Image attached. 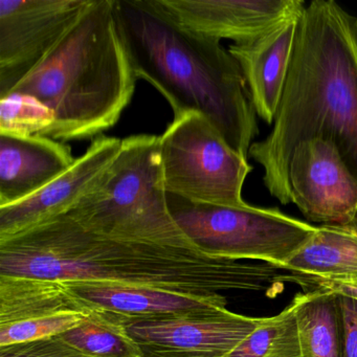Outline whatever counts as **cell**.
Masks as SVG:
<instances>
[{"label": "cell", "mask_w": 357, "mask_h": 357, "mask_svg": "<svg viewBox=\"0 0 357 357\" xmlns=\"http://www.w3.org/2000/svg\"><path fill=\"white\" fill-rule=\"evenodd\" d=\"M121 315L144 357H227L263 319L229 309L162 317Z\"/></svg>", "instance_id": "cell-9"}, {"label": "cell", "mask_w": 357, "mask_h": 357, "mask_svg": "<svg viewBox=\"0 0 357 357\" xmlns=\"http://www.w3.org/2000/svg\"><path fill=\"white\" fill-rule=\"evenodd\" d=\"M122 139L98 137L63 174L26 199L0 206V240L66 214L114 164Z\"/></svg>", "instance_id": "cell-11"}, {"label": "cell", "mask_w": 357, "mask_h": 357, "mask_svg": "<svg viewBox=\"0 0 357 357\" xmlns=\"http://www.w3.org/2000/svg\"><path fill=\"white\" fill-rule=\"evenodd\" d=\"M114 5L116 0H91L47 57L12 91L33 96L53 112L55 123L47 137L91 139L114 127L130 103L137 79Z\"/></svg>", "instance_id": "cell-4"}, {"label": "cell", "mask_w": 357, "mask_h": 357, "mask_svg": "<svg viewBox=\"0 0 357 357\" xmlns=\"http://www.w3.org/2000/svg\"><path fill=\"white\" fill-rule=\"evenodd\" d=\"M0 357H93L68 344L61 336L0 347Z\"/></svg>", "instance_id": "cell-23"}, {"label": "cell", "mask_w": 357, "mask_h": 357, "mask_svg": "<svg viewBox=\"0 0 357 357\" xmlns=\"http://www.w3.org/2000/svg\"><path fill=\"white\" fill-rule=\"evenodd\" d=\"M337 296L342 357H357V298L342 294H337Z\"/></svg>", "instance_id": "cell-24"}, {"label": "cell", "mask_w": 357, "mask_h": 357, "mask_svg": "<svg viewBox=\"0 0 357 357\" xmlns=\"http://www.w3.org/2000/svg\"><path fill=\"white\" fill-rule=\"evenodd\" d=\"M75 162L70 146L51 137L0 132V206L31 197Z\"/></svg>", "instance_id": "cell-14"}, {"label": "cell", "mask_w": 357, "mask_h": 357, "mask_svg": "<svg viewBox=\"0 0 357 357\" xmlns=\"http://www.w3.org/2000/svg\"><path fill=\"white\" fill-rule=\"evenodd\" d=\"M160 151L167 193L202 204H248L242 188L252 167L202 114L174 118L160 137Z\"/></svg>", "instance_id": "cell-7"}, {"label": "cell", "mask_w": 357, "mask_h": 357, "mask_svg": "<svg viewBox=\"0 0 357 357\" xmlns=\"http://www.w3.org/2000/svg\"><path fill=\"white\" fill-rule=\"evenodd\" d=\"M296 294L275 317H263L260 325L227 357H302Z\"/></svg>", "instance_id": "cell-20"}, {"label": "cell", "mask_w": 357, "mask_h": 357, "mask_svg": "<svg viewBox=\"0 0 357 357\" xmlns=\"http://www.w3.org/2000/svg\"><path fill=\"white\" fill-rule=\"evenodd\" d=\"M54 123L53 112L33 96L12 91L0 98V132L47 137Z\"/></svg>", "instance_id": "cell-21"}, {"label": "cell", "mask_w": 357, "mask_h": 357, "mask_svg": "<svg viewBox=\"0 0 357 357\" xmlns=\"http://www.w3.org/2000/svg\"><path fill=\"white\" fill-rule=\"evenodd\" d=\"M169 208L185 236L206 254L260 261L281 269L317 227L277 208L202 204L167 193Z\"/></svg>", "instance_id": "cell-6"}, {"label": "cell", "mask_w": 357, "mask_h": 357, "mask_svg": "<svg viewBox=\"0 0 357 357\" xmlns=\"http://www.w3.org/2000/svg\"><path fill=\"white\" fill-rule=\"evenodd\" d=\"M81 300L101 310L127 317H162L227 310L225 296L197 298L150 288L91 282H66Z\"/></svg>", "instance_id": "cell-16"}, {"label": "cell", "mask_w": 357, "mask_h": 357, "mask_svg": "<svg viewBox=\"0 0 357 357\" xmlns=\"http://www.w3.org/2000/svg\"><path fill=\"white\" fill-rule=\"evenodd\" d=\"M91 0H0V98L59 43Z\"/></svg>", "instance_id": "cell-8"}, {"label": "cell", "mask_w": 357, "mask_h": 357, "mask_svg": "<svg viewBox=\"0 0 357 357\" xmlns=\"http://www.w3.org/2000/svg\"><path fill=\"white\" fill-rule=\"evenodd\" d=\"M114 12L137 80L166 98L174 118L202 114L248 158L259 132L256 112L241 68L220 40L181 28L156 0H116Z\"/></svg>", "instance_id": "cell-3"}, {"label": "cell", "mask_w": 357, "mask_h": 357, "mask_svg": "<svg viewBox=\"0 0 357 357\" xmlns=\"http://www.w3.org/2000/svg\"><path fill=\"white\" fill-rule=\"evenodd\" d=\"M317 289L331 290V291L336 292V294H346V296L357 298V290L352 289V288L342 287V286L325 285L319 286V287H317Z\"/></svg>", "instance_id": "cell-25"}, {"label": "cell", "mask_w": 357, "mask_h": 357, "mask_svg": "<svg viewBox=\"0 0 357 357\" xmlns=\"http://www.w3.org/2000/svg\"><path fill=\"white\" fill-rule=\"evenodd\" d=\"M298 294L302 357H342L337 294L314 289Z\"/></svg>", "instance_id": "cell-18"}, {"label": "cell", "mask_w": 357, "mask_h": 357, "mask_svg": "<svg viewBox=\"0 0 357 357\" xmlns=\"http://www.w3.org/2000/svg\"><path fill=\"white\" fill-rule=\"evenodd\" d=\"M66 215L91 231L119 239L196 246L169 208L156 135L122 139L114 164Z\"/></svg>", "instance_id": "cell-5"}, {"label": "cell", "mask_w": 357, "mask_h": 357, "mask_svg": "<svg viewBox=\"0 0 357 357\" xmlns=\"http://www.w3.org/2000/svg\"><path fill=\"white\" fill-rule=\"evenodd\" d=\"M313 139L333 142L357 177V18L333 0L305 6L273 131L248 152L282 204L292 154Z\"/></svg>", "instance_id": "cell-2"}, {"label": "cell", "mask_w": 357, "mask_h": 357, "mask_svg": "<svg viewBox=\"0 0 357 357\" xmlns=\"http://www.w3.org/2000/svg\"><path fill=\"white\" fill-rule=\"evenodd\" d=\"M185 30L208 38L243 43L260 36L291 14L302 0H156Z\"/></svg>", "instance_id": "cell-12"}, {"label": "cell", "mask_w": 357, "mask_h": 357, "mask_svg": "<svg viewBox=\"0 0 357 357\" xmlns=\"http://www.w3.org/2000/svg\"><path fill=\"white\" fill-rule=\"evenodd\" d=\"M60 336L93 357H144L127 332L122 315L110 311L96 308L82 323Z\"/></svg>", "instance_id": "cell-19"}, {"label": "cell", "mask_w": 357, "mask_h": 357, "mask_svg": "<svg viewBox=\"0 0 357 357\" xmlns=\"http://www.w3.org/2000/svg\"><path fill=\"white\" fill-rule=\"evenodd\" d=\"M303 10L260 36L229 49L241 68L255 112L267 124H273L277 116Z\"/></svg>", "instance_id": "cell-13"}, {"label": "cell", "mask_w": 357, "mask_h": 357, "mask_svg": "<svg viewBox=\"0 0 357 357\" xmlns=\"http://www.w3.org/2000/svg\"><path fill=\"white\" fill-rule=\"evenodd\" d=\"M91 314H66L0 326V347L35 342L62 335Z\"/></svg>", "instance_id": "cell-22"}, {"label": "cell", "mask_w": 357, "mask_h": 357, "mask_svg": "<svg viewBox=\"0 0 357 357\" xmlns=\"http://www.w3.org/2000/svg\"><path fill=\"white\" fill-rule=\"evenodd\" d=\"M95 310L66 282L0 275V326Z\"/></svg>", "instance_id": "cell-17"}, {"label": "cell", "mask_w": 357, "mask_h": 357, "mask_svg": "<svg viewBox=\"0 0 357 357\" xmlns=\"http://www.w3.org/2000/svg\"><path fill=\"white\" fill-rule=\"evenodd\" d=\"M266 263L235 260L185 246L119 239L68 215L0 240V275L150 288L197 298L266 291L290 275Z\"/></svg>", "instance_id": "cell-1"}, {"label": "cell", "mask_w": 357, "mask_h": 357, "mask_svg": "<svg viewBox=\"0 0 357 357\" xmlns=\"http://www.w3.org/2000/svg\"><path fill=\"white\" fill-rule=\"evenodd\" d=\"M282 271L309 290L335 285L357 290V217L348 225H319Z\"/></svg>", "instance_id": "cell-15"}, {"label": "cell", "mask_w": 357, "mask_h": 357, "mask_svg": "<svg viewBox=\"0 0 357 357\" xmlns=\"http://www.w3.org/2000/svg\"><path fill=\"white\" fill-rule=\"evenodd\" d=\"M292 204L312 222L348 225L357 217V177L333 142L300 144L288 170Z\"/></svg>", "instance_id": "cell-10"}]
</instances>
